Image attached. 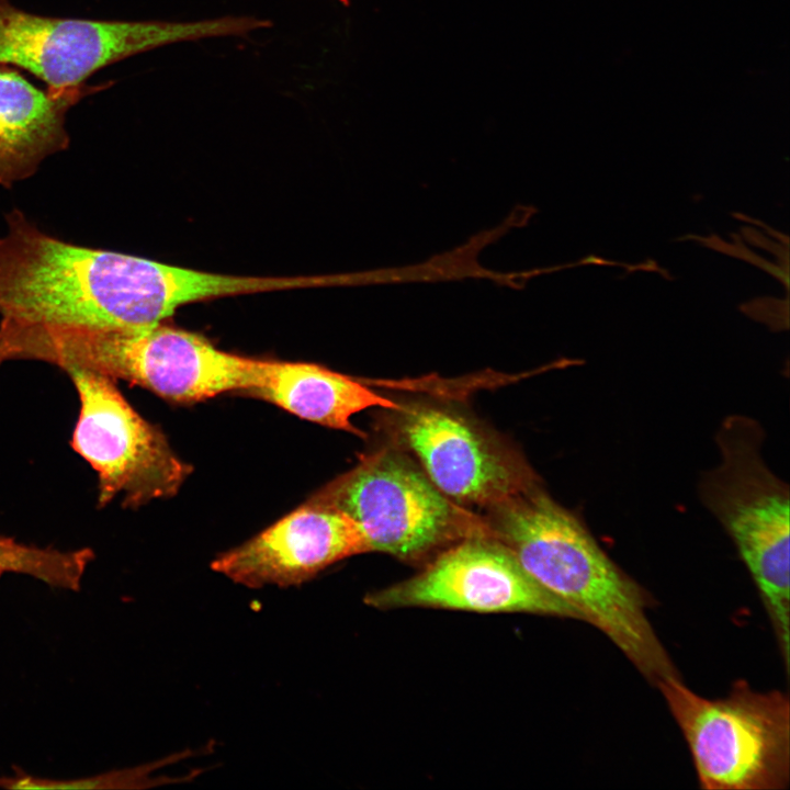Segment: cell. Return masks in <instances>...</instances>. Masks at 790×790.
<instances>
[{
	"label": "cell",
	"instance_id": "obj_1",
	"mask_svg": "<svg viewBox=\"0 0 790 790\" xmlns=\"http://www.w3.org/2000/svg\"><path fill=\"white\" fill-rule=\"evenodd\" d=\"M5 222L1 320L136 329L170 315L174 292L167 264L63 240L19 208Z\"/></svg>",
	"mask_w": 790,
	"mask_h": 790
},
{
	"label": "cell",
	"instance_id": "obj_2",
	"mask_svg": "<svg viewBox=\"0 0 790 790\" xmlns=\"http://www.w3.org/2000/svg\"><path fill=\"white\" fill-rule=\"evenodd\" d=\"M490 511V535L534 582L607 635L652 685L679 677L647 617L648 594L538 479Z\"/></svg>",
	"mask_w": 790,
	"mask_h": 790
},
{
	"label": "cell",
	"instance_id": "obj_3",
	"mask_svg": "<svg viewBox=\"0 0 790 790\" xmlns=\"http://www.w3.org/2000/svg\"><path fill=\"white\" fill-rule=\"evenodd\" d=\"M24 350L30 360L122 379L181 403L247 393L260 364L160 323L136 329L34 325L26 331Z\"/></svg>",
	"mask_w": 790,
	"mask_h": 790
},
{
	"label": "cell",
	"instance_id": "obj_4",
	"mask_svg": "<svg viewBox=\"0 0 790 790\" xmlns=\"http://www.w3.org/2000/svg\"><path fill=\"white\" fill-rule=\"evenodd\" d=\"M764 440L757 420L741 414L727 416L715 436L720 461L702 475L699 494L751 574L788 670L790 494L789 485L763 458Z\"/></svg>",
	"mask_w": 790,
	"mask_h": 790
},
{
	"label": "cell",
	"instance_id": "obj_5",
	"mask_svg": "<svg viewBox=\"0 0 790 790\" xmlns=\"http://www.w3.org/2000/svg\"><path fill=\"white\" fill-rule=\"evenodd\" d=\"M675 718L706 790H780L790 780V702L778 690L736 681L708 699L680 677L657 685Z\"/></svg>",
	"mask_w": 790,
	"mask_h": 790
},
{
	"label": "cell",
	"instance_id": "obj_6",
	"mask_svg": "<svg viewBox=\"0 0 790 790\" xmlns=\"http://www.w3.org/2000/svg\"><path fill=\"white\" fill-rule=\"evenodd\" d=\"M267 19L227 15L198 21L83 20L38 15L0 0V64L23 68L64 89L101 68L181 42L247 36L269 29Z\"/></svg>",
	"mask_w": 790,
	"mask_h": 790
},
{
	"label": "cell",
	"instance_id": "obj_7",
	"mask_svg": "<svg viewBox=\"0 0 790 790\" xmlns=\"http://www.w3.org/2000/svg\"><path fill=\"white\" fill-rule=\"evenodd\" d=\"M309 500L351 518L369 552L406 561L421 558L452 541L490 535L488 524L460 508L424 471L393 451L365 458Z\"/></svg>",
	"mask_w": 790,
	"mask_h": 790
},
{
	"label": "cell",
	"instance_id": "obj_8",
	"mask_svg": "<svg viewBox=\"0 0 790 790\" xmlns=\"http://www.w3.org/2000/svg\"><path fill=\"white\" fill-rule=\"evenodd\" d=\"M80 409L71 445L98 474V506L123 496L125 507L173 496L190 472L162 432L125 399L114 380L87 370L67 371Z\"/></svg>",
	"mask_w": 790,
	"mask_h": 790
},
{
	"label": "cell",
	"instance_id": "obj_9",
	"mask_svg": "<svg viewBox=\"0 0 790 790\" xmlns=\"http://www.w3.org/2000/svg\"><path fill=\"white\" fill-rule=\"evenodd\" d=\"M379 609L428 607L483 613L528 612L579 620L490 535L459 540L420 573L366 598Z\"/></svg>",
	"mask_w": 790,
	"mask_h": 790
},
{
	"label": "cell",
	"instance_id": "obj_10",
	"mask_svg": "<svg viewBox=\"0 0 790 790\" xmlns=\"http://www.w3.org/2000/svg\"><path fill=\"white\" fill-rule=\"evenodd\" d=\"M397 411L402 441L432 484L456 504L492 510L537 481L507 448L453 410L416 405Z\"/></svg>",
	"mask_w": 790,
	"mask_h": 790
},
{
	"label": "cell",
	"instance_id": "obj_11",
	"mask_svg": "<svg viewBox=\"0 0 790 790\" xmlns=\"http://www.w3.org/2000/svg\"><path fill=\"white\" fill-rule=\"evenodd\" d=\"M364 552H369L366 541L351 518L308 499L247 542L218 555L211 567L247 587H286Z\"/></svg>",
	"mask_w": 790,
	"mask_h": 790
},
{
	"label": "cell",
	"instance_id": "obj_12",
	"mask_svg": "<svg viewBox=\"0 0 790 790\" xmlns=\"http://www.w3.org/2000/svg\"><path fill=\"white\" fill-rule=\"evenodd\" d=\"M106 87L82 83L43 91L0 64V185L11 188L32 177L48 156L67 149V112Z\"/></svg>",
	"mask_w": 790,
	"mask_h": 790
},
{
	"label": "cell",
	"instance_id": "obj_13",
	"mask_svg": "<svg viewBox=\"0 0 790 790\" xmlns=\"http://www.w3.org/2000/svg\"><path fill=\"white\" fill-rule=\"evenodd\" d=\"M247 393L303 419L358 436L362 432L351 422L356 414L372 407L402 408L351 376L302 362L260 360Z\"/></svg>",
	"mask_w": 790,
	"mask_h": 790
},
{
	"label": "cell",
	"instance_id": "obj_14",
	"mask_svg": "<svg viewBox=\"0 0 790 790\" xmlns=\"http://www.w3.org/2000/svg\"><path fill=\"white\" fill-rule=\"evenodd\" d=\"M150 766L117 770L71 780H55L35 777L19 768L13 776H1L0 787L9 789H131L150 786Z\"/></svg>",
	"mask_w": 790,
	"mask_h": 790
}]
</instances>
